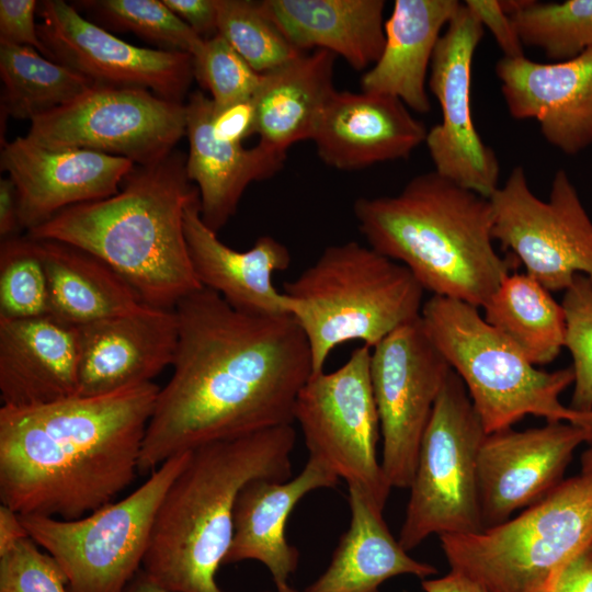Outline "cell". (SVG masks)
Segmentation results:
<instances>
[{"instance_id":"cell-1","label":"cell","mask_w":592,"mask_h":592,"mask_svg":"<svg viewBox=\"0 0 592 592\" xmlns=\"http://www.w3.org/2000/svg\"><path fill=\"white\" fill-rule=\"evenodd\" d=\"M174 310L173 373L147 426L141 475L202 445L293 424L312 375L309 344L292 315H248L206 287Z\"/></svg>"},{"instance_id":"cell-2","label":"cell","mask_w":592,"mask_h":592,"mask_svg":"<svg viewBox=\"0 0 592 592\" xmlns=\"http://www.w3.org/2000/svg\"><path fill=\"white\" fill-rule=\"evenodd\" d=\"M159 387L151 383L0 408V500L20 515L76 520L139 474Z\"/></svg>"},{"instance_id":"cell-3","label":"cell","mask_w":592,"mask_h":592,"mask_svg":"<svg viewBox=\"0 0 592 592\" xmlns=\"http://www.w3.org/2000/svg\"><path fill=\"white\" fill-rule=\"evenodd\" d=\"M198 196L186 155L135 166L114 195L62 209L27 231L80 248L105 262L151 307L174 309L202 288L190 258L184 212Z\"/></svg>"},{"instance_id":"cell-4","label":"cell","mask_w":592,"mask_h":592,"mask_svg":"<svg viewBox=\"0 0 592 592\" xmlns=\"http://www.w3.org/2000/svg\"><path fill=\"white\" fill-rule=\"evenodd\" d=\"M293 424L202 445L167 490L141 570L171 592H226L216 581L234 537L241 490L255 479L285 481Z\"/></svg>"},{"instance_id":"cell-5","label":"cell","mask_w":592,"mask_h":592,"mask_svg":"<svg viewBox=\"0 0 592 592\" xmlns=\"http://www.w3.org/2000/svg\"><path fill=\"white\" fill-rule=\"evenodd\" d=\"M353 213L368 246L405 265L432 295L482 308L520 265L493 246L489 198L434 170L398 194L357 198Z\"/></svg>"},{"instance_id":"cell-6","label":"cell","mask_w":592,"mask_h":592,"mask_svg":"<svg viewBox=\"0 0 592 592\" xmlns=\"http://www.w3.org/2000/svg\"><path fill=\"white\" fill-rule=\"evenodd\" d=\"M283 289L309 344L312 375L338 345L358 340L373 349L420 318L424 304V288L405 265L356 241L327 247Z\"/></svg>"},{"instance_id":"cell-7","label":"cell","mask_w":592,"mask_h":592,"mask_svg":"<svg viewBox=\"0 0 592 592\" xmlns=\"http://www.w3.org/2000/svg\"><path fill=\"white\" fill-rule=\"evenodd\" d=\"M421 321L433 344L464 383L487 434L506 430L525 415L568 422L592 435V411L562 405L561 392L574 380L573 368H537L479 308L432 295Z\"/></svg>"},{"instance_id":"cell-8","label":"cell","mask_w":592,"mask_h":592,"mask_svg":"<svg viewBox=\"0 0 592 592\" xmlns=\"http://www.w3.org/2000/svg\"><path fill=\"white\" fill-rule=\"evenodd\" d=\"M440 540L451 570L486 592H550L566 563L592 545V471L501 524Z\"/></svg>"},{"instance_id":"cell-9","label":"cell","mask_w":592,"mask_h":592,"mask_svg":"<svg viewBox=\"0 0 592 592\" xmlns=\"http://www.w3.org/2000/svg\"><path fill=\"white\" fill-rule=\"evenodd\" d=\"M190 455L172 456L127 497L80 519L20 515L29 536L62 569L68 592H125L141 569L162 499Z\"/></svg>"},{"instance_id":"cell-10","label":"cell","mask_w":592,"mask_h":592,"mask_svg":"<svg viewBox=\"0 0 592 592\" xmlns=\"http://www.w3.org/2000/svg\"><path fill=\"white\" fill-rule=\"evenodd\" d=\"M487 433L459 376L451 369L423 434L398 542L407 551L429 536L485 530L478 457Z\"/></svg>"},{"instance_id":"cell-11","label":"cell","mask_w":592,"mask_h":592,"mask_svg":"<svg viewBox=\"0 0 592 592\" xmlns=\"http://www.w3.org/2000/svg\"><path fill=\"white\" fill-rule=\"evenodd\" d=\"M371 353L363 345L338 369L311 375L297 396L294 422L299 424L309 456L384 512L391 486L377 457L380 424L369 375Z\"/></svg>"},{"instance_id":"cell-12","label":"cell","mask_w":592,"mask_h":592,"mask_svg":"<svg viewBox=\"0 0 592 592\" xmlns=\"http://www.w3.org/2000/svg\"><path fill=\"white\" fill-rule=\"evenodd\" d=\"M186 134V106L146 89L92 84L31 121L26 137L49 149H87L136 166L158 162Z\"/></svg>"},{"instance_id":"cell-13","label":"cell","mask_w":592,"mask_h":592,"mask_svg":"<svg viewBox=\"0 0 592 592\" xmlns=\"http://www.w3.org/2000/svg\"><path fill=\"white\" fill-rule=\"evenodd\" d=\"M489 201L493 239L547 291H566L577 274L592 281V220L563 169L555 173L547 201L532 192L520 166Z\"/></svg>"},{"instance_id":"cell-14","label":"cell","mask_w":592,"mask_h":592,"mask_svg":"<svg viewBox=\"0 0 592 592\" xmlns=\"http://www.w3.org/2000/svg\"><path fill=\"white\" fill-rule=\"evenodd\" d=\"M451 366L426 334L421 317L372 349L369 375L389 485L409 489L421 441Z\"/></svg>"},{"instance_id":"cell-15","label":"cell","mask_w":592,"mask_h":592,"mask_svg":"<svg viewBox=\"0 0 592 592\" xmlns=\"http://www.w3.org/2000/svg\"><path fill=\"white\" fill-rule=\"evenodd\" d=\"M483 35L481 22L462 3L432 57L428 87L442 121L428 130L425 145L435 172L489 198L499 187L500 163L476 129L470 101L473 59Z\"/></svg>"},{"instance_id":"cell-16","label":"cell","mask_w":592,"mask_h":592,"mask_svg":"<svg viewBox=\"0 0 592 592\" xmlns=\"http://www.w3.org/2000/svg\"><path fill=\"white\" fill-rule=\"evenodd\" d=\"M38 13V35L52 60L94 84L146 89L183 103L194 78L191 55L132 45L62 0L41 2Z\"/></svg>"},{"instance_id":"cell-17","label":"cell","mask_w":592,"mask_h":592,"mask_svg":"<svg viewBox=\"0 0 592 592\" xmlns=\"http://www.w3.org/2000/svg\"><path fill=\"white\" fill-rule=\"evenodd\" d=\"M583 442L592 446V435L568 422L487 434L478 457L483 527L501 524L546 497L563 480L574 449Z\"/></svg>"},{"instance_id":"cell-18","label":"cell","mask_w":592,"mask_h":592,"mask_svg":"<svg viewBox=\"0 0 592 592\" xmlns=\"http://www.w3.org/2000/svg\"><path fill=\"white\" fill-rule=\"evenodd\" d=\"M0 166L16 187L21 228L30 231L67 207L116 194L136 164L93 150L49 149L20 136L2 144Z\"/></svg>"},{"instance_id":"cell-19","label":"cell","mask_w":592,"mask_h":592,"mask_svg":"<svg viewBox=\"0 0 592 592\" xmlns=\"http://www.w3.org/2000/svg\"><path fill=\"white\" fill-rule=\"evenodd\" d=\"M496 75L509 114L535 119L550 146L573 156L592 145V48L549 64L503 56Z\"/></svg>"},{"instance_id":"cell-20","label":"cell","mask_w":592,"mask_h":592,"mask_svg":"<svg viewBox=\"0 0 592 592\" xmlns=\"http://www.w3.org/2000/svg\"><path fill=\"white\" fill-rule=\"evenodd\" d=\"M178 338L175 310L148 305L80 326L78 396L151 383L173 364Z\"/></svg>"},{"instance_id":"cell-21","label":"cell","mask_w":592,"mask_h":592,"mask_svg":"<svg viewBox=\"0 0 592 592\" xmlns=\"http://www.w3.org/2000/svg\"><path fill=\"white\" fill-rule=\"evenodd\" d=\"M428 130L395 96L335 90L311 140L327 166L353 171L408 158Z\"/></svg>"},{"instance_id":"cell-22","label":"cell","mask_w":592,"mask_h":592,"mask_svg":"<svg viewBox=\"0 0 592 592\" xmlns=\"http://www.w3.org/2000/svg\"><path fill=\"white\" fill-rule=\"evenodd\" d=\"M186 174L196 183L203 221L218 232L235 215L246 189L272 178L286 151L259 141L252 148L220 136L213 124L214 102L203 92L189 95Z\"/></svg>"},{"instance_id":"cell-23","label":"cell","mask_w":592,"mask_h":592,"mask_svg":"<svg viewBox=\"0 0 592 592\" xmlns=\"http://www.w3.org/2000/svg\"><path fill=\"white\" fill-rule=\"evenodd\" d=\"M79 327L50 314L0 318V397L32 407L78 396Z\"/></svg>"},{"instance_id":"cell-24","label":"cell","mask_w":592,"mask_h":592,"mask_svg":"<svg viewBox=\"0 0 592 592\" xmlns=\"http://www.w3.org/2000/svg\"><path fill=\"white\" fill-rule=\"evenodd\" d=\"M184 232L194 272L203 287L248 315H291L289 298L272 282L275 272L285 271L291 264L285 244L262 236L246 251L228 247L203 221L200 196L185 207Z\"/></svg>"},{"instance_id":"cell-25","label":"cell","mask_w":592,"mask_h":592,"mask_svg":"<svg viewBox=\"0 0 592 592\" xmlns=\"http://www.w3.org/2000/svg\"><path fill=\"white\" fill-rule=\"evenodd\" d=\"M339 477L317 458L310 457L293 479H255L240 492L234 513V537L224 565L244 560L262 562L276 591L291 588L299 553L286 538V523L295 505L309 492L333 488Z\"/></svg>"},{"instance_id":"cell-26","label":"cell","mask_w":592,"mask_h":592,"mask_svg":"<svg viewBox=\"0 0 592 592\" xmlns=\"http://www.w3.org/2000/svg\"><path fill=\"white\" fill-rule=\"evenodd\" d=\"M462 2L457 0H396L385 21V46L379 59L362 77V91L395 96L408 109L428 113V70L441 32Z\"/></svg>"},{"instance_id":"cell-27","label":"cell","mask_w":592,"mask_h":592,"mask_svg":"<svg viewBox=\"0 0 592 592\" xmlns=\"http://www.w3.org/2000/svg\"><path fill=\"white\" fill-rule=\"evenodd\" d=\"M261 4L299 52L325 49L355 70L374 66L383 53L384 0H264Z\"/></svg>"},{"instance_id":"cell-28","label":"cell","mask_w":592,"mask_h":592,"mask_svg":"<svg viewBox=\"0 0 592 592\" xmlns=\"http://www.w3.org/2000/svg\"><path fill=\"white\" fill-rule=\"evenodd\" d=\"M348 491L349 530L323 573L301 592H379L382 583L400 574L424 580L437 573L434 566L409 556L389 532L384 512L360 489Z\"/></svg>"},{"instance_id":"cell-29","label":"cell","mask_w":592,"mask_h":592,"mask_svg":"<svg viewBox=\"0 0 592 592\" xmlns=\"http://www.w3.org/2000/svg\"><path fill=\"white\" fill-rule=\"evenodd\" d=\"M335 57L328 50L316 49L262 73L252 98L254 134L260 135L261 143L287 151L294 143L312 139L335 91Z\"/></svg>"},{"instance_id":"cell-30","label":"cell","mask_w":592,"mask_h":592,"mask_svg":"<svg viewBox=\"0 0 592 592\" xmlns=\"http://www.w3.org/2000/svg\"><path fill=\"white\" fill-rule=\"evenodd\" d=\"M36 240L49 294V314L80 327L133 312L146 304L98 257L69 243Z\"/></svg>"},{"instance_id":"cell-31","label":"cell","mask_w":592,"mask_h":592,"mask_svg":"<svg viewBox=\"0 0 592 592\" xmlns=\"http://www.w3.org/2000/svg\"><path fill=\"white\" fill-rule=\"evenodd\" d=\"M482 309L483 319L535 366L553 362L565 346L561 304L526 273L505 276Z\"/></svg>"},{"instance_id":"cell-32","label":"cell","mask_w":592,"mask_h":592,"mask_svg":"<svg viewBox=\"0 0 592 592\" xmlns=\"http://www.w3.org/2000/svg\"><path fill=\"white\" fill-rule=\"evenodd\" d=\"M1 116L30 122L88 90L91 80L31 46L0 44Z\"/></svg>"},{"instance_id":"cell-33","label":"cell","mask_w":592,"mask_h":592,"mask_svg":"<svg viewBox=\"0 0 592 592\" xmlns=\"http://www.w3.org/2000/svg\"><path fill=\"white\" fill-rule=\"evenodd\" d=\"M510 18L523 46L542 49L553 62L592 48V0H531Z\"/></svg>"},{"instance_id":"cell-34","label":"cell","mask_w":592,"mask_h":592,"mask_svg":"<svg viewBox=\"0 0 592 592\" xmlns=\"http://www.w3.org/2000/svg\"><path fill=\"white\" fill-rule=\"evenodd\" d=\"M76 5L105 27L134 33L163 50L195 57L205 43L162 0H83Z\"/></svg>"},{"instance_id":"cell-35","label":"cell","mask_w":592,"mask_h":592,"mask_svg":"<svg viewBox=\"0 0 592 592\" xmlns=\"http://www.w3.org/2000/svg\"><path fill=\"white\" fill-rule=\"evenodd\" d=\"M217 34L258 73L295 58L297 50L265 13L261 1L216 0Z\"/></svg>"},{"instance_id":"cell-36","label":"cell","mask_w":592,"mask_h":592,"mask_svg":"<svg viewBox=\"0 0 592 592\" xmlns=\"http://www.w3.org/2000/svg\"><path fill=\"white\" fill-rule=\"evenodd\" d=\"M48 314V283L36 240L27 235L2 240L0 318L25 319Z\"/></svg>"},{"instance_id":"cell-37","label":"cell","mask_w":592,"mask_h":592,"mask_svg":"<svg viewBox=\"0 0 592 592\" xmlns=\"http://www.w3.org/2000/svg\"><path fill=\"white\" fill-rule=\"evenodd\" d=\"M194 77L210 92L216 109L221 110L252 100L262 73L248 62L220 35L205 39L193 57Z\"/></svg>"},{"instance_id":"cell-38","label":"cell","mask_w":592,"mask_h":592,"mask_svg":"<svg viewBox=\"0 0 592 592\" xmlns=\"http://www.w3.org/2000/svg\"><path fill=\"white\" fill-rule=\"evenodd\" d=\"M561 306L566 318L565 346L573 361L574 388L570 408L592 411V281L577 274Z\"/></svg>"},{"instance_id":"cell-39","label":"cell","mask_w":592,"mask_h":592,"mask_svg":"<svg viewBox=\"0 0 592 592\" xmlns=\"http://www.w3.org/2000/svg\"><path fill=\"white\" fill-rule=\"evenodd\" d=\"M57 561L30 536L0 556V592H68Z\"/></svg>"},{"instance_id":"cell-40","label":"cell","mask_w":592,"mask_h":592,"mask_svg":"<svg viewBox=\"0 0 592 592\" xmlns=\"http://www.w3.org/2000/svg\"><path fill=\"white\" fill-rule=\"evenodd\" d=\"M38 7L39 3L35 0H1L0 44L31 46L52 60L35 23Z\"/></svg>"},{"instance_id":"cell-41","label":"cell","mask_w":592,"mask_h":592,"mask_svg":"<svg viewBox=\"0 0 592 592\" xmlns=\"http://www.w3.org/2000/svg\"><path fill=\"white\" fill-rule=\"evenodd\" d=\"M464 3L488 29L504 57L516 58L524 55V46L511 18L502 10L499 0H466Z\"/></svg>"},{"instance_id":"cell-42","label":"cell","mask_w":592,"mask_h":592,"mask_svg":"<svg viewBox=\"0 0 592 592\" xmlns=\"http://www.w3.org/2000/svg\"><path fill=\"white\" fill-rule=\"evenodd\" d=\"M203 39L217 35L216 0H162Z\"/></svg>"},{"instance_id":"cell-43","label":"cell","mask_w":592,"mask_h":592,"mask_svg":"<svg viewBox=\"0 0 592 592\" xmlns=\"http://www.w3.org/2000/svg\"><path fill=\"white\" fill-rule=\"evenodd\" d=\"M213 124L220 136L242 143L246 137L254 134L252 100L221 110L214 105Z\"/></svg>"},{"instance_id":"cell-44","label":"cell","mask_w":592,"mask_h":592,"mask_svg":"<svg viewBox=\"0 0 592 592\" xmlns=\"http://www.w3.org/2000/svg\"><path fill=\"white\" fill-rule=\"evenodd\" d=\"M550 592H592V545L566 563Z\"/></svg>"},{"instance_id":"cell-45","label":"cell","mask_w":592,"mask_h":592,"mask_svg":"<svg viewBox=\"0 0 592 592\" xmlns=\"http://www.w3.org/2000/svg\"><path fill=\"white\" fill-rule=\"evenodd\" d=\"M19 196L13 181L7 177L0 180V237L1 241L19 236L21 230Z\"/></svg>"},{"instance_id":"cell-46","label":"cell","mask_w":592,"mask_h":592,"mask_svg":"<svg viewBox=\"0 0 592 592\" xmlns=\"http://www.w3.org/2000/svg\"><path fill=\"white\" fill-rule=\"evenodd\" d=\"M29 533L22 523L20 514L1 504L0 506V556L12 548Z\"/></svg>"},{"instance_id":"cell-47","label":"cell","mask_w":592,"mask_h":592,"mask_svg":"<svg viewBox=\"0 0 592 592\" xmlns=\"http://www.w3.org/2000/svg\"><path fill=\"white\" fill-rule=\"evenodd\" d=\"M421 585L424 592H486L467 577L452 570L440 578L424 579Z\"/></svg>"},{"instance_id":"cell-48","label":"cell","mask_w":592,"mask_h":592,"mask_svg":"<svg viewBox=\"0 0 592 592\" xmlns=\"http://www.w3.org/2000/svg\"><path fill=\"white\" fill-rule=\"evenodd\" d=\"M125 592H171L147 577L140 569L135 578L130 581Z\"/></svg>"},{"instance_id":"cell-49","label":"cell","mask_w":592,"mask_h":592,"mask_svg":"<svg viewBox=\"0 0 592 592\" xmlns=\"http://www.w3.org/2000/svg\"><path fill=\"white\" fill-rule=\"evenodd\" d=\"M582 471H592V446L581 457Z\"/></svg>"},{"instance_id":"cell-50","label":"cell","mask_w":592,"mask_h":592,"mask_svg":"<svg viewBox=\"0 0 592 592\" xmlns=\"http://www.w3.org/2000/svg\"><path fill=\"white\" fill-rule=\"evenodd\" d=\"M263 592H271V591H263ZM276 592H277V591H276ZM283 592H298V591H296L295 589H293V588L291 587L288 590L283 591Z\"/></svg>"}]
</instances>
